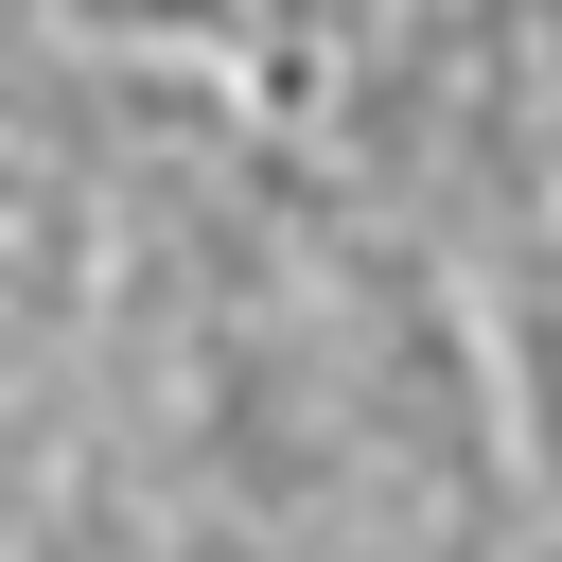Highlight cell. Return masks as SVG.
Here are the masks:
<instances>
[{
  "label": "cell",
  "mask_w": 562,
  "mask_h": 562,
  "mask_svg": "<svg viewBox=\"0 0 562 562\" xmlns=\"http://www.w3.org/2000/svg\"><path fill=\"white\" fill-rule=\"evenodd\" d=\"M211 70H246L509 351H544V0H211Z\"/></svg>",
  "instance_id": "1"
},
{
  "label": "cell",
  "mask_w": 562,
  "mask_h": 562,
  "mask_svg": "<svg viewBox=\"0 0 562 562\" xmlns=\"http://www.w3.org/2000/svg\"><path fill=\"white\" fill-rule=\"evenodd\" d=\"M0 35H176V53H211V0H0Z\"/></svg>",
  "instance_id": "2"
}]
</instances>
